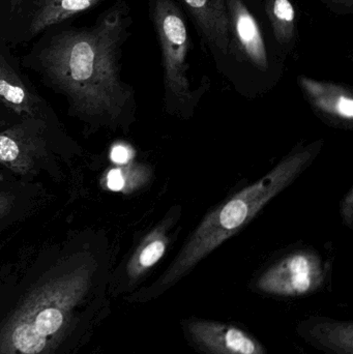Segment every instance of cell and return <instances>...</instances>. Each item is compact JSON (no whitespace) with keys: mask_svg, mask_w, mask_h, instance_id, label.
Instances as JSON below:
<instances>
[{"mask_svg":"<svg viewBox=\"0 0 353 354\" xmlns=\"http://www.w3.org/2000/svg\"><path fill=\"white\" fill-rule=\"evenodd\" d=\"M333 14L337 16H348L353 12V0H319Z\"/></svg>","mask_w":353,"mask_h":354,"instance_id":"cell-17","label":"cell"},{"mask_svg":"<svg viewBox=\"0 0 353 354\" xmlns=\"http://www.w3.org/2000/svg\"><path fill=\"white\" fill-rule=\"evenodd\" d=\"M303 340L330 354H353V324L313 316L296 326Z\"/></svg>","mask_w":353,"mask_h":354,"instance_id":"cell-10","label":"cell"},{"mask_svg":"<svg viewBox=\"0 0 353 354\" xmlns=\"http://www.w3.org/2000/svg\"><path fill=\"white\" fill-rule=\"evenodd\" d=\"M149 177L151 171L146 166L128 165L110 170L106 181L111 191L130 193L145 185Z\"/></svg>","mask_w":353,"mask_h":354,"instance_id":"cell-15","label":"cell"},{"mask_svg":"<svg viewBox=\"0 0 353 354\" xmlns=\"http://www.w3.org/2000/svg\"><path fill=\"white\" fill-rule=\"evenodd\" d=\"M196 26L201 41L216 59H226L229 22L225 0H178Z\"/></svg>","mask_w":353,"mask_h":354,"instance_id":"cell-8","label":"cell"},{"mask_svg":"<svg viewBox=\"0 0 353 354\" xmlns=\"http://www.w3.org/2000/svg\"><path fill=\"white\" fill-rule=\"evenodd\" d=\"M93 272V261L82 260L39 283L0 330V354H51L88 293Z\"/></svg>","mask_w":353,"mask_h":354,"instance_id":"cell-3","label":"cell"},{"mask_svg":"<svg viewBox=\"0 0 353 354\" xmlns=\"http://www.w3.org/2000/svg\"><path fill=\"white\" fill-rule=\"evenodd\" d=\"M10 48L0 43V101L20 115L35 118L39 100L14 64Z\"/></svg>","mask_w":353,"mask_h":354,"instance_id":"cell-11","label":"cell"},{"mask_svg":"<svg viewBox=\"0 0 353 354\" xmlns=\"http://www.w3.org/2000/svg\"><path fill=\"white\" fill-rule=\"evenodd\" d=\"M182 326L187 341L201 354H269L255 337L233 324L191 317Z\"/></svg>","mask_w":353,"mask_h":354,"instance_id":"cell-7","label":"cell"},{"mask_svg":"<svg viewBox=\"0 0 353 354\" xmlns=\"http://www.w3.org/2000/svg\"><path fill=\"white\" fill-rule=\"evenodd\" d=\"M343 216L346 222L348 223L350 226L352 225V210H353V195L352 189H350V193L346 196L345 201L343 203Z\"/></svg>","mask_w":353,"mask_h":354,"instance_id":"cell-20","label":"cell"},{"mask_svg":"<svg viewBox=\"0 0 353 354\" xmlns=\"http://www.w3.org/2000/svg\"><path fill=\"white\" fill-rule=\"evenodd\" d=\"M43 156V147L37 135L25 126L0 129V164L12 172L26 176L35 171Z\"/></svg>","mask_w":353,"mask_h":354,"instance_id":"cell-9","label":"cell"},{"mask_svg":"<svg viewBox=\"0 0 353 354\" xmlns=\"http://www.w3.org/2000/svg\"><path fill=\"white\" fill-rule=\"evenodd\" d=\"M134 157V151L128 145H114L111 151V160L118 165H126Z\"/></svg>","mask_w":353,"mask_h":354,"instance_id":"cell-18","label":"cell"},{"mask_svg":"<svg viewBox=\"0 0 353 354\" xmlns=\"http://www.w3.org/2000/svg\"><path fill=\"white\" fill-rule=\"evenodd\" d=\"M298 84L314 107L332 118L352 122L353 99L352 91L343 85L315 80L306 76L298 77Z\"/></svg>","mask_w":353,"mask_h":354,"instance_id":"cell-12","label":"cell"},{"mask_svg":"<svg viewBox=\"0 0 353 354\" xmlns=\"http://www.w3.org/2000/svg\"><path fill=\"white\" fill-rule=\"evenodd\" d=\"M168 241L165 225L157 227L147 234L126 264V274L131 283L138 282L163 258Z\"/></svg>","mask_w":353,"mask_h":354,"instance_id":"cell-14","label":"cell"},{"mask_svg":"<svg viewBox=\"0 0 353 354\" xmlns=\"http://www.w3.org/2000/svg\"><path fill=\"white\" fill-rule=\"evenodd\" d=\"M132 24L128 2L116 0L93 24L48 29L30 44L23 64L66 95L77 111L117 118L130 95L120 78V58Z\"/></svg>","mask_w":353,"mask_h":354,"instance_id":"cell-1","label":"cell"},{"mask_svg":"<svg viewBox=\"0 0 353 354\" xmlns=\"http://www.w3.org/2000/svg\"><path fill=\"white\" fill-rule=\"evenodd\" d=\"M14 204V196L10 193L0 191V218L6 216Z\"/></svg>","mask_w":353,"mask_h":354,"instance_id":"cell-19","label":"cell"},{"mask_svg":"<svg viewBox=\"0 0 353 354\" xmlns=\"http://www.w3.org/2000/svg\"><path fill=\"white\" fill-rule=\"evenodd\" d=\"M325 281V268L321 258L311 252L290 254L267 268L255 288L267 295L300 297L321 288Z\"/></svg>","mask_w":353,"mask_h":354,"instance_id":"cell-6","label":"cell"},{"mask_svg":"<svg viewBox=\"0 0 353 354\" xmlns=\"http://www.w3.org/2000/svg\"><path fill=\"white\" fill-rule=\"evenodd\" d=\"M26 0H0V39L14 22Z\"/></svg>","mask_w":353,"mask_h":354,"instance_id":"cell-16","label":"cell"},{"mask_svg":"<svg viewBox=\"0 0 353 354\" xmlns=\"http://www.w3.org/2000/svg\"><path fill=\"white\" fill-rule=\"evenodd\" d=\"M263 6L278 51L289 53L296 47L298 37L294 0H263Z\"/></svg>","mask_w":353,"mask_h":354,"instance_id":"cell-13","label":"cell"},{"mask_svg":"<svg viewBox=\"0 0 353 354\" xmlns=\"http://www.w3.org/2000/svg\"><path fill=\"white\" fill-rule=\"evenodd\" d=\"M104 0H26L0 43L8 48L30 45L48 29L97 8Z\"/></svg>","mask_w":353,"mask_h":354,"instance_id":"cell-5","label":"cell"},{"mask_svg":"<svg viewBox=\"0 0 353 354\" xmlns=\"http://www.w3.org/2000/svg\"><path fill=\"white\" fill-rule=\"evenodd\" d=\"M316 145L290 153L267 176L245 187L209 212L189 237L171 266L157 282L137 295V301L161 297L180 282L201 260L246 226L276 196L285 189L316 155Z\"/></svg>","mask_w":353,"mask_h":354,"instance_id":"cell-2","label":"cell"},{"mask_svg":"<svg viewBox=\"0 0 353 354\" xmlns=\"http://www.w3.org/2000/svg\"><path fill=\"white\" fill-rule=\"evenodd\" d=\"M149 10L161 50L166 89L173 97H187L191 93L187 62L190 35L184 10L175 0H149Z\"/></svg>","mask_w":353,"mask_h":354,"instance_id":"cell-4","label":"cell"}]
</instances>
